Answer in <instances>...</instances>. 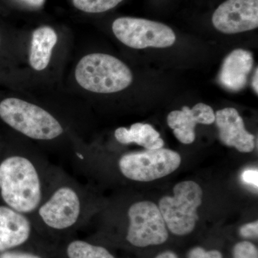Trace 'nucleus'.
Wrapping results in <instances>:
<instances>
[{
	"label": "nucleus",
	"instance_id": "f257e3e1",
	"mask_svg": "<svg viewBox=\"0 0 258 258\" xmlns=\"http://www.w3.org/2000/svg\"><path fill=\"white\" fill-rule=\"evenodd\" d=\"M32 144L23 143L0 161V198L15 211L30 217L42 203L55 170Z\"/></svg>",
	"mask_w": 258,
	"mask_h": 258
},
{
	"label": "nucleus",
	"instance_id": "f03ea898",
	"mask_svg": "<svg viewBox=\"0 0 258 258\" xmlns=\"http://www.w3.org/2000/svg\"><path fill=\"white\" fill-rule=\"evenodd\" d=\"M0 120L24 141L69 153L83 141L72 122L39 103L0 93Z\"/></svg>",
	"mask_w": 258,
	"mask_h": 258
},
{
	"label": "nucleus",
	"instance_id": "7ed1b4c3",
	"mask_svg": "<svg viewBox=\"0 0 258 258\" xmlns=\"http://www.w3.org/2000/svg\"><path fill=\"white\" fill-rule=\"evenodd\" d=\"M95 210L89 189L55 166L46 194L30 217L39 231L60 233L83 226Z\"/></svg>",
	"mask_w": 258,
	"mask_h": 258
},
{
	"label": "nucleus",
	"instance_id": "20e7f679",
	"mask_svg": "<svg viewBox=\"0 0 258 258\" xmlns=\"http://www.w3.org/2000/svg\"><path fill=\"white\" fill-rule=\"evenodd\" d=\"M74 78L78 87L96 94L120 92L133 81V74L123 61L101 52L81 57L75 66Z\"/></svg>",
	"mask_w": 258,
	"mask_h": 258
},
{
	"label": "nucleus",
	"instance_id": "39448f33",
	"mask_svg": "<svg viewBox=\"0 0 258 258\" xmlns=\"http://www.w3.org/2000/svg\"><path fill=\"white\" fill-rule=\"evenodd\" d=\"M173 191L174 196L161 199L159 210L173 234L187 235L199 220L198 209L203 203V189L198 183L186 181L176 184Z\"/></svg>",
	"mask_w": 258,
	"mask_h": 258
},
{
	"label": "nucleus",
	"instance_id": "423d86ee",
	"mask_svg": "<svg viewBox=\"0 0 258 258\" xmlns=\"http://www.w3.org/2000/svg\"><path fill=\"white\" fill-rule=\"evenodd\" d=\"M180 164L178 153L161 148L123 154L117 161V168L123 177L145 182L169 175Z\"/></svg>",
	"mask_w": 258,
	"mask_h": 258
},
{
	"label": "nucleus",
	"instance_id": "0eeeda50",
	"mask_svg": "<svg viewBox=\"0 0 258 258\" xmlns=\"http://www.w3.org/2000/svg\"><path fill=\"white\" fill-rule=\"evenodd\" d=\"M112 31L123 45L134 49L165 48L176 41L174 32L164 24L146 19L121 17L112 23Z\"/></svg>",
	"mask_w": 258,
	"mask_h": 258
},
{
	"label": "nucleus",
	"instance_id": "6e6552de",
	"mask_svg": "<svg viewBox=\"0 0 258 258\" xmlns=\"http://www.w3.org/2000/svg\"><path fill=\"white\" fill-rule=\"evenodd\" d=\"M126 240L136 247L158 245L168 239L166 223L159 207L149 201L138 202L127 211Z\"/></svg>",
	"mask_w": 258,
	"mask_h": 258
},
{
	"label": "nucleus",
	"instance_id": "1a4fd4ad",
	"mask_svg": "<svg viewBox=\"0 0 258 258\" xmlns=\"http://www.w3.org/2000/svg\"><path fill=\"white\" fill-rule=\"evenodd\" d=\"M214 27L225 34H236L258 27V0H226L215 10Z\"/></svg>",
	"mask_w": 258,
	"mask_h": 258
},
{
	"label": "nucleus",
	"instance_id": "9d476101",
	"mask_svg": "<svg viewBox=\"0 0 258 258\" xmlns=\"http://www.w3.org/2000/svg\"><path fill=\"white\" fill-rule=\"evenodd\" d=\"M37 231L30 217L0 205V252L25 245Z\"/></svg>",
	"mask_w": 258,
	"mask_h": 258
},
{
	"label": "nucleus",
	"instance_id": "9b49d317",
	"mask_svg": "<svg viewBox=\"0 0 258 258\" xmlns=\"http://www.w3.org/2000/svg\"><path fill=\"white\" fill-rule=\"evenodd\" d=\"M220 141L227 147H235L239 152L249 153L254 149V137L244 128L242 117L234 108H225L215 113Z\"/></svg>",
	"mask_w": 258,
	"mask_h": 258
},
{
	"label": "nucleus",
	"instance_id": "f8f14e48",
	"mask_svg": "<svg viewBox=\"0 0 258 258\" xmlns=\"http://www.w3.org/2000/svg\"><path fill=\"white\" fill-rule=\"evenodd\" d=\"M215 120L213 109L203 103H198L192 108L183 107L181 111L171 112L167 116V123L174 131L176 138L184 144L195 140V128L197 123L210 125Z\"/></svg>",
	"mask_w": 258,
	"mask_h": 258
},
{
	"label": "nucleus",
	"instance_id": "ddd939ff",
	"mask_svg": "<svg viewBox=\"0 0 258 258\" xmlns=\"http://www.w3.org/2000/svg\"><path fill=\"white\" fill-rule=\"evenodd\" d=\"M253 64V56L249 51L243 49L232 51L222 63L219 77L222 86L231 91L243 89Z\"/></svg>",
	"mask_w": 258,
	"mask_h": 258
},
{
	"label": "nucleus",
	"instance_id": "4468645a",
	"mask_svg": "<svg viewBox=\"0 0 258 258\" xmlns=\"http://www.w3.org/2000/svg\"><path fill=\"white\" fill-rule=\"evenodd\" d=\"M58 40V34L50 25H42L32 31L28 52V63L32 71L41 73L48 69Z\"/></svg>",
	"mask_w": 258,
	"mask_h": 258
},
{
	"label": "nucleus",
	"instance_id": "2eb2a0df",
	"mask_svg": "<svg viewBox=\"0 0 258 258\" xmlns=\"http://www.w3.org/2000/svg\"><path fill=\"white\" fill-rule=\"evenodd\" d=\"M114 137L123 145L137 144L147 149H161L164 145L159 132L152 125L145 123H134L129 128L120 127L115 131Z\"/></svg>",
	"mask_w": 258,
	"mask_h": 258
},
{
	"label": "nucleus",
	"instance_id": "dca6fc26",
	"mask_svg": "<svg viewBox=\"0 0 258 258\" xmlns=\"http://www.w3.org/2000/svg\"><path fill=\"white\" fill-rule=\"evenodd\" d=\"M64 254L67 258H114L105 247L81 240L71 241Z\"/></svg>",
	"mask_w": 258,
	"mask_h": 258
},
{
	"label": "nucleus",
	"instance_id": "f3484780",
	"mask_svg": "<svg viewBox=\"0 0 258 258\" xmlns=\"http://www.w3.org/2000/svg\"><path fill=\"white\" fill-rule=\"evenodd\" d=\"M123 0H71L73 7L88 15L101 14L114 9Z\"/></svg>",
	"mask_w": 258,
	"mask_h": 258
},
{
	"label": "nucleus",
	"instance_id": "a211bd4d",
	"mask_svg": "<svg viewBox=\"0 0 258 258\" xmlns=\"http://www.w3.org/2000/svg\"><path fill=\"white\" fill-rule=\"evenodd\" d=\"M14 35L6 24L0 19V59L13 64L15 43Z\"/></svg>",
	"mask_w": 258,
	"mask_h": 258
},
{
	"label": "nucleus",
	"instance_id": "6ab92c4d",
	"mask_svg": "<svg viewBox=\"0 0 258 258\" xmlns=\"http://www.w3.org/2000/svg\"><path fill=\"white\" fill-rule=\"evenodd\" d=\"M17 82V73L13 64L0 59V85L14 87Z\"/></svg>",
	"mask_w": 258,
	"mask_h": 258
},
{
	"label": "nucleus",
	"instance_id": "aec40b11",
	"mask_svg": "<svg viewBox=\"0 0 258 258\" xmlns=\"http://www.w3.org/2000/svg\"><path fill=\"white\" fill-rule=\"evenodd\" d=\"M234 258H258L257 249L251 242H241L233 249Z\"/></svg>",
	"mask_w": 258,
	"mask_h": 258
},
{
	"label": "nucleus",
	"instance_id": "412c9836",
	"mask_svg": "<svg viewBox=\"0 0 258 258\" xmlns=\"http://www.w3.org/2000/svg\"><path fill=\"white\" fill-rule=\"evenodd\" d=\"M188 258H222V256L219 251H206L202 247H198L189 251Z\"/></svg>",
	"mask_w": 258,
	"mask_h": 258
},
{
	"label": "nucleus",
	"instance_id": "4be33fe9",
	"mask_svg": "<svg viewBox=\"0 0 258 258\" xmlns=\"http://www.w3.org/2000/svg\"><path fill=\"white\" fill-rule=\"evenodd\" d=\"M240 234L242 237L245 238H257L258 234L257 221L252 223L246 224L241 227Z\"/></svg>",
	"mask_w": 258,
	"mask_h": 258
},
{
	"label": "nucleus",
	"instance_id": "5701e85b",
	"mask_svg": "<svg viewBox=\"0 0 258 258\" xmlns=\"http://www.w3.org/2000/svg\"><path fill=\"white\" fill-rule=\"evenodd\" d=\"M242 179L247 184L252 185L257 188L258 173L257 170H246L242 175Z\"/></svg>",
	"mask_w": 258,
	"mask_h": 258
},
{
	"label": "nucleus",
	"instance_id": "b1692460",
	"mask_svg": "<svg viewBox=\"0 0 258 258\" xmlns=\"http://www.w3.org/2000/svg\"><path fill=\"white\" fill-rule=\"evenodd\" d=\"M10 1L12 2V3L22 5V6L36 9V8H41L42 5L44 4L45 0H10Z\"/></svg>",
	"mask_w": 258,
	"mask_h": 258
},
{
	"label": "nucleus",
	"instance_id": "393cba45",
	"mask_svg": "<svg viewBox=\"0 0 258 258\" xmlns=\"http://www.w3.org/2000/svg\"><path fill=\"white\" fill-rule=\"evenodd\" d=\"M0 258H41L39 256L30 253H21V252H5L0 255Z\"/></svg>",
	"mask_w": 258,
	"mask_h": 258
},
{
	"label": "nucleus",
	"instance_id": "a878e982",
	"mask_svg": "<svg viewBox=\"0 0 258 258\" xmlns=\"http://www.w3.org/2000/svg\"><path fill=\"white\" fill-rule=\"evenodd\" d=\"M257 77H258V69L257 68L256 69L255 71H254L253 79H252V88H253V90L254 92L256 93V94L258 93V85H257Z\"/></svg>",
	"mask_w": 258,
	"mask_h": 258
},
{
	"label": "nucleus",
	"instance_id": "bb28decb",
	"mask_svg": "<svg viewBox=\"0 0 258 258\" xmlns=\"http://www.w3.org/2000/svg\"><path fill=\"white\" fill-rule=\"evenodd\" d=\"M156 258H178L174 252L170 251H166V252H162L159 254Z\"/></svg>",
	"mask_w": 258,
	"mask_h": 258
}]
</instances>
